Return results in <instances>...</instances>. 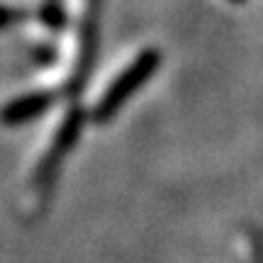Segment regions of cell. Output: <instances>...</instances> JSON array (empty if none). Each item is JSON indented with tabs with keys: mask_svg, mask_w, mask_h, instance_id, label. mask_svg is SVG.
I'll return each mask as SVG.
<instances>
[{
	"mask_svg": "<svg viewBox=\"0 0 263 263\" xmlns=\"http://www.w3.org/2000/svg\"><path fill=\"white\" fill-rule=\"evenodd\" d=\"M224 3H239V0H224Z\"/></svg>",
	"mask_w": 263,
	"mask_h": 263,
	"instance_id": "cell-4",
	"label": "cell"
},
{
	"mask_svg": "<svg viewBox=\"0 0 263 263\" xmlns=\"http://www.w3.org/2000/svg\"><path fill=\"white\" fill-rule=\"evenodd\" d=\"M85 122L81 103L73 98H59L44 107L32 139L17 163V212L25 217L39 215L49 200L61 161L71 149L76 132Z\"/></svg>",
	"mask_w": 263,
	"mask_h": 263,
	"instance_id": "cell-2",
	"label": "cell"
},
{
	"mask_svg": "<svg viewBox=\"0 0 263 263\" xmlns=\"http://www.w3.org/2000/svg\"><path fill=\"white\" fill-rule=\"evenodd\" d=\"M95 8L98 0H57V39L51 47V61L27 76L17 90L10 93L5 103L8 122L37 112L42 105L49 107L57 103L59 98H64L66 88L81 76L88 61Z\"/></svg>",
	"mask_w": 263,
	"mask_h": 263,
	"instance_id": "cell-1",
	"label": "cell"
},
{
	"mask_svg": "<svg viewBox=\"0 0 263 263\" xmlns=\"http://www.w3.org/2000/svg\"><path fill=\"white\" fill-rule=\"evenodd\" d=\"M161 51L151 42H129L107 59L78 98L85 122H107L159 68Z\"/></svg>",
	"mask_w": 263,
	"mask_h": 263,
	"instance_id": "cell-3",
	"label": "cell"
}]
</instances>
